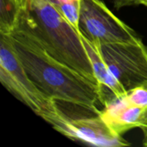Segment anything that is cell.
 <instances>
[{"instance_id":"6da1fadb","label":"cell","mask_w":147,"mask_h":147,"mask_svg":"<svg viewBox=\"0 0 147 147\" xmlns=\"http://www.w3.org/2000/svg\"><path fill=\"white\" fill-rule=\"evenodd\" d=\"M9 35L20 63L43 94L55 101L98 109L101 92L97 84L51 57L20 27L17 26Z\"/></svg>"},{"instance_id":"7a4b0ae2","label":"cell","mask_w":147,"mask_h":147,"mask_svg":"<svg viewBox=\"0 0 147 147\" xmlns=\"http://www.w3.org/2000/svg\"><path fill=\"white\" fill-rule=\"evenodd\" d=\"M17 26L51 57L99 86L80 33L48 0H29Z\"/></svg>"},{"instance_id":"3957f363","label":"cell","mask_w":147,"mask_h":147,"mask_svg":"<svg viewBox=\"0 0 147 147\" xmlns=\"http://www.w3.org/2000/svg\"><path fill=\"white\" fill-rule=\"evenodd\" d=\"M0 80L13 96L44 120L57 111L55 100L43 94L26 73L9 34H0Z\"/></svg>"},{"instance_id":"277c9868","label":"cell","mask_w":147,"mask_h":147,"mask_svg":"<svg viewBox=\"0 0 147 147\" xmlns=\"http://www.w3.org/2000/svg\"><path fill=\"white\" fill-rule=\"evenodd\" d=\"M80 33L97 45L136 42V32L118 18L101 0H80Z\"/></svg>"},{"instance_id":"5b68a950","label":"cell","mask_w":147,"mask_h":147,"mask_svg":"<svg viewBox=\"0 0 147 147\" xmlns=\"http://www.w3.org/2000/svg\"><path fill=\"white\" fill-rule=\"evenodd\" d=\"M100 110L93 111L86 116H73L66 113L57 106L55 113L45 121L66 137L90 146H130V144L123 139L122 136L118 135L110 129L100 116Z\"/></svg>"},{"instance_id":"8992f818","label":"cell","mask_w":147,"mask_h":147,"mask_svg":"<svg viewBox=\"0 0 147 147\" xmlns=\"http://www.w3.org/2000/svg\"><path fill=\"white\" fill-rule=\"evenodd\" d=\"M95 45L110 71L126 93L147 84V47L142 40Z\"/></svg>"},{"instance_id":"52a82bcc","label":"cell","mask_w":147,"mask_h":147,"mask_svg":"<svg viewBox=\"0 0 147 147\" xmlns=\"http://www.w3.org/2000/svg\"><path fill=\"white\" fill-rule=\"evenodd\" d=\"M125 95L121 97L115 95L109 96L100 111V116L110 129L120 136L135 128L144 129L147 127V107L131 104Z\"/></svg>"},{"instance_id":"ba28073f","label":"cell","mask_w":147,"mask_h":147,"mask_svg":"<svg viewBox=\"0 0 147 147\" xmlns=\"http://www.w3.org/2000/svg\"><path fill=\"white\" fill-rule=\"evenodd\" d=\"M80 36L88 54L95 76L100 87L101 92V102L103 95L108 91H111L117 97L124 96L126 91L110 71L107 65L103 60L97 46L88 40L81 33Z\"/></svg>"},{"instance_id":"9c48e42d","label":"cell","mask_w":147,"mask_h":147,"mask_svg":"<svg viewBox=\"0 0 147 147\" xmlns=\"http://www.w3.org/2000/svg\"><path fill=\"white\" fill-rule=\"evenodd\" d=\"M21 11L14 0H0V34H10L14 31Z\"/></svg>"},{"instance_id":"30bf717a","label":"cell","mask_w":147,"mask_h":147,"mask_svg":"<svg viewBox=\"0 0 147 147\" xmlns=\"http://www.w3.org/2000/svg\"><path fill=\"white\" fill-rule=\"evenodd\" d=\"M129 103L140 107H147V84L138 86L129 90L125 95Z\"/></svg>"},{"instance_id":"8fae6325","label":"cell","mask_w":147,"mask_h":147,"mask_svg":"<svg viewBox=\"0 0 147 147\" xmlns=\"http://www.w3.org/2000/svg\"><path fill=\"white\" fill-rule=\"evenodd\" d=\"M111 1H113L114 7L117 9H119L124 7L140 4L139 0H111Z\"/></svg>"},{"instance_id":"7c38bea8","label":"cell","mask_w":147,"mask_h":147,"mask_svg":"<svg viewBox=\"0 0 147 147\" xmlns=\"http://www.w3.org/2000/svg\"><path fill=\"white\" fill-rule=\"evenodd\" d=\"M14 1L20 6L22 9H23L26 7L29 0H14Z\"/></svg>"},{"instance_id":"4fadbf2b","label":"cell","mask_w":147,"mask_h":147,"mask_svg":"<svg viewBox=\"0 0 147 147\" xmlns=\"http://www.w3.org/2000/svg\"><path fill=\"white\" fill-rule=\"evenodd\" d=\"M144 133V139H143V145L144 146L147 147V127L145 129H142Z\"/></svg>"},{"instance_id":"5bb4252c","label":"cell","mask_w":147,"mask_h":147,"mask_svg":"<svg viewBox=\"0 0 147 147\" xmlns=\"http://www.w3.org/2000/svg\"><path fill=\"white\" fill-rule=\"evenodd\" d=\"M139 3L140 4H143L147 7V0H139Z\"/></svg>"}]
</instances>
